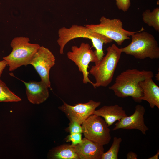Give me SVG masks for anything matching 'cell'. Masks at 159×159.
Returning a JSON list of instances; mask_svg holds the SVG:
<instances>
[{
    "instance_id": "1",
    "label": "cell",
    "mask_w": 159,
    "mask_h": 159,
    "mask_svg": "<svg viewBox=\"0 0 159 159\" xmlns=\"http://www.w3.org/2000/svg\"><path fill=\"white\" fill-rule=\"evenodd\" d=\"M153 77L151 71L127 69L117 77L115 83L109 88L117 97L124 98L131 97L135 102H140L142 101L143 92L139 82L147 78Z\"/></svg>"
},
{
    "instance_id": "2",
    "label": "cell",
    "mask_w": 159,
    "mask_h": 159,
    "mask_svg": "<svg viewBox=\"0 0 159 159\" xmlns=\"http://www.w3.org/2000/svg\"><path fill=\"white\" fill-rule=\"evenodd\" d=\"M57 43L59 46V53L64 54V48L69 41L78 38L88 39L91 41L99 62L104 55L103 50L104 44L112 42L113 40L99 33L92 31L86 26L77 24L72 25L69 28L63 27L58 31Z\"/></svg>"
},
{
    "instance_id": "3",
    "label": "cell",
    "mask_w": 159,
    "mask_h": 159,
    "mask_svg": "<svg viewBox=\"0 0 159 159\" xmlns=\"http://www.w3.org/2000/svg\"><path fill=\"white\" fill-rule=\"evenodd\" d=\"M107 53L101 60L92 66L89 72L95 77L94 88L107 87L112 82L122 53L121 48L113 44L107 49Z\"/></svg>"
},
{
    "instance_id": "4",
    "label": "cell",
    "mask_w": 159,
    "mask_h": 159,
    "mask_svg": "<svg viewBox=\"0 0 159 159\" xmlns=\"http://www.w3.org/2000/svg\"><path fill=\"white\" fill-rule=\"evenodd\" d=\"M142 27L132 34V41L127 46L121 48L122 52L134 57L136 59H152L159 58V47L154 36L144 31Z\"/></svg>"
},
{
    "instance_id": "5",
    "label": "cell",
    "mask_w": 159,
    "mask_h": 159,
    "mask_svg": "<svg viewBox=\"0 0 159 159\" xmlns=\"http://www.w3.org/2000/svg\"><path fill=\"white\" fill-rule=\"evenodd\" d=\"M27 37H19L14 38L10 45L12 49L10 54L3 59L7 61L9 70L12 71L19 67L30 64L34 55L40 47L37 44H31Z\"/></svg>"
},
{
    "instance_id": "6",
    "label": "cell",
    "mask_w": 159,
    "mask_h": 159,
    "mask_svg": "<svg viewBox=\"0 0 159 159\" xmlns=\"http://www.w3.org/2000/svg\"><path fill=\"white\" fill-rule=\"evenodd\" d=\"M100 21L99 24L85 26L92 31L114 41L118 45H122L125 40L130 39L129 37L137 32H131L124 29L122 22L118 19H110L102 16Z\"/></svg>"
},
{
    "instance_id": "7",
    "label": "cell",
    "mask_w": 159,
    "mask_h": 159,
    "mask_svg": "<svg viewBox=\"0 0 159 159\" xmlns=\"http://www.w3.org/2000/svg\"><path fill=\"white\" fill-rule=\"evenodd\" d=\"M71 50L67 53V57L75 63L79 71L82 73L83 83H89L92 85L93 82L88 77V68L90 62L96 64L99 62L95 51L91 49L89 44L84 42L82 43L79 47L72 46Z\"/></svg>"
},
{
    "instance_id": "8",
    "label": "cell",
    "mask_w": 159,
    "mask_h": 159,
    "mask_svg": "<svg viewBox=\"0 0 159 159\" xmlns=\"http://www.w3.org/2000/svg\"><path fill=\"white\" fill-rule=\"evenodd\" d=\"M82 125L85 138L102 145L109 143L111 138L110 130L101 117L92 115Z\"/></svg>"
},
{
    "instance_id": "9",
    "label": "cell",
    "mask_w": 159,
    "mask_h": 159,
    "mask_svg": "<svg viewBox=\"0 0 159 159\" xmlns=\"http://www.w3.org/2000/svg\"><path fill=\"white\" fill-rule=\"evenodd\" d=\"M55 57L48 48L40 46L34 55L30 64L33 66L40 76L41 81L51 88L49 72L55 64Z\"/></svg>"
},
{
    "instance_id": "10",
    "label": "cell",
    "mask_w": 159,
    "mask_h": 159,
    "mask_svg": "<svg viewBox=\"0 0 159 159\" xmlns=\"http://www.w3.org/2000/svg\"><path fill=\"white\" fill-rule=\"evenodd\" d=\"M58 108L64 112L70 121H74L80 125L90 116L93 115L95 109L101 104L100 102L90 100L86 103H79L74 106L70 105L64 101Z\"/></svg>"
},
{
    "instance_id": "11",
    "label": "cell",
    "mask_w": 159,
    "mask_h": 159,
    "mask_svg": "<svg viewBox=\"0 0 159 159\" xmlns=\"http://www.w3.org/2000/svg\"><path fill=\"white\" fill-rule=\"evenodd\" d=\"M145 112V109L143 106L140 105H137L134 113L130 116H127L118 120L112 130L120 129H137L140 130L143 134L145 135L149 128L144 122Z\"/></svg>"
},
{
    "instance_id": "12",
    "label": "cell",
    "mask_w": 159,
    "mask_h": 159,
    "mask_svg": "<svg viewBox=\"0 0 159 159\" xmlns=\"http://www.w3.org/2000/svg\"><path fill=\"white\" fill-rule=\"evenodd\" d=\"M26 87V93L29 101L33 104H39L44 102L49 96L48 87L41 81L26 82L22 81Z\"/></svg>"
},
{
    "instance_id": "13",
    "label": "cell",
    "mask_w": 159,
    "mask_h": 159,
    "mask_svg": "<svg viewBox=\"0 0 159 159\" xmlns=\"http://www.w3.org/2000/svg\"><path fill=\"white\" fill-rule=\"evenodd\" d=\"M103 146L85 137L74 148L79 159H101L104 153Z\"/></svg>"
},
{
    "instance_id": "14",
    "label": "cell",
    "mask_w": 159,
    "mask_h": 159,
    "mask_svg": "<svg viewBox=\"0 0 159 159\" xmlns=\"http://www.w3.org/2000/svg\"><path fill=\"white\" fill-rule=\"evenodd\" d=\"M143 92L141 100L147 101L152 109L156 106L159 109V87L153 80L147 78L139 82Z\"/></svg>"
},
{
    "instance_id": "15",
    "label": "cell",
    "mask_w": 159,
    "mask_h": 159,
    "mask_svg": "<svg viewBox=\"0 0 159 159\" xmlns=\"http://www.w3.org/2000/svg\"><path fill=\"white\" fill-rule=\"evenodd\" d=\"M93 114L103 118L109 127L127 116L123 108L117 104L104 106L95 110Z\"/></svg>"
},
{
    "instance_id": "16",
    "label": "cell",
    "mask_w": 159,
    "mask_h": 159,
    "mask_svg": "<svg viewBox=\"0 0 159 159\" xmlns=\"http://www.w3.org/2000/svg\"><path fill=\"white\" fill-rule=\"evenodd\" d=\"M49 158L53 159H79L74 148L71 145L63 144L52 149Z\"/></svg>"
},
{
    "instance_id": "17",
    "label": "cell",
    "mask_w": 159,
    "mask_h": 159,
    "mask_svg": "<svg viewBox=\"0 0 159 159\" xmlns=\"http://www.w3.org/2000/svg\"><path fill=\"white\" fill-rule=\"evenodd\" d=\"M142 19L145 23L159 31V7L154 8L151 12L149 9L146 10L142 14Z\"/></svg>"
},
{
    "instance_id": "18",
    "label": "cell",
    "mask_w": 159,
    "mask_h": 159,
    "mask_svg": "<svg viewBox=\"0 0 159 159\" xmlns=\"http://www.w3.org/2000/svg\"><path fill=\"white\" fill-rule=\"evenodd\" d=\"M21 100L0 79V102H18Z\"/></svg>"
},
{
    "instance_id": "19",
    "label": "cell",
    "mask_w": 159,
    "mask_h": 159,
    "mask_svg": "<svg viewBox=\"0 0 159 159\" xmlns=\"http://www.w3.org/2000/svg\"><path fill=\"white\" fill-rule=\"evenodd\" d=\"M122 140L120 137H114L111 146L107 151L103 153L101 159H118V153Z\"/></svg>"
},
{
    "instance_id": "20",
    "label": "cell",
    "mask_w": 159,
    "mask_h": 159,
    "mask_svg": "<svg viewBox=\"0 0 159 159\" xmlns=\"http://www.w3.org/2000/svg\"><path fill=\"white\" fill-rule=\"evenodd\" d=\"M82 133H70L66 138V142H71V145L74 146L80 143L82 141Z\"/></svg>"
},
{
    "instance_id": "21",
    "label": "cell",
    "mask_w": 159,
    "mask_h": 159,
    "mask_svg": "<svg viewBox=\"0 0 159 159\" xmlns=\"http://www.w3.org/2000/svg\"><path fill=\"white\" fill-rule=\"evenodd\" d=\"M67 130L70 133H82L83 132L81 125L74 121H70L69 126Z\"/></svg>"
},
{
    "instance_id": "22",
    "label": "cell",
    "mask_w": 159,
    "mask_h": 159,
    "mask_svg": "<svg viewBox=\"0 0 159 159\" xmlns=\"http://www.w3.org/2000/svg\"><path fill=\"white\" fill-rule=\"evenodd\" d=\"M118 8L124 12L127 11L130 6V0H115Z\"/></svg>"
},
{
    "instance_id": "23",
    "label": "cell",
    "mask_w": 159,
    "mask_h": 159,
    "mask_svg": "<svg viewBox=\"0 0 159 159\" xmlns=\"http://www.w3.org/2000/svg\"><path fill=\"white\" fill-rule=\"evenodd\" d=\"M7 65V62L6 60L4 59L0 61V78L4 69Z\"/></svg>"
},
{
    "instance_id": "24",
    "label": "cell",
    "mask_w": 159,
    "mask_h": 159,
    "mask_svg": "<svg viewBox=\"0 0 159 159\" xmlns=\"http://www.w3.org/2000/svg\"><path fill=\"white\" fill-rule=\"evenodd\" d=\"M127 159H137L138 155L134 152L130 151L126 155Z\"/></svg>"
},
{
    "instance_id": "25",
    "label": "cell",
    "mask_w": 159,
    "mask_h": 159,
    "mask_svg": "<svg viewBox=\"0 0 159 159\" xmlns=\"http://www.w3.org/2000/svg\"><path fill=\"white\" fill-rule=\"evenodd\" d=\"M159 155V150H158L157 152L154 155L152 156L149 158L148 159H158Z\"/></svg>"
},
{
    "instance_id": "26",
    "label": "cell",
    "mask_w": 159,
    "mask_h": 159,
    "mask_svg": "<svg viewBox=\"0 0 159 159\" xmlns=\"http://www.w3.org/2000/svg\"><path fill=\"white\" fill-rule=\"evenodd\" d=\"M155 78L156 79V80L159 81V72H158L157 74H156L155 76Z\"/></svg>"
}]
</instances>
